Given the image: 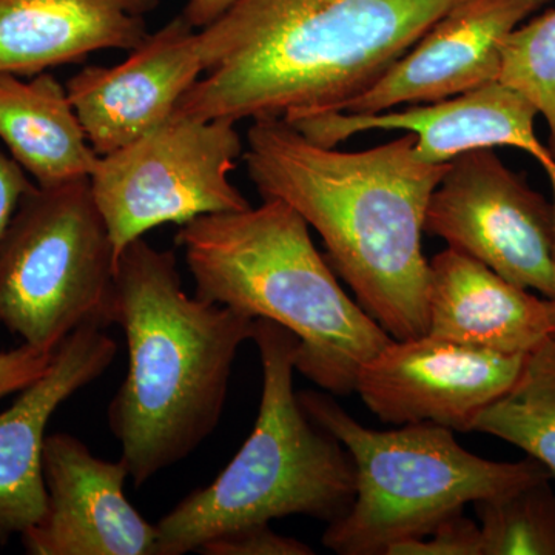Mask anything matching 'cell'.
<instances>
[{
    "label": "cell",
    "mask_w": 555,
    "mask_h": 555,
    "mask_svg": "<svg viewBox=\"0 0 555 555\" xmlns=\"http://www.w3.org/2000/svg\"><path fill=\"white\" fill-rule=\"evenodd\" d=\"M465 0H235L198 30L203 75L170 118L341 112Z\"/></svg>",
    "instance_id": "1"
},
{
    "label": "cell",
    "mask_w": 555,
    "mask_h": 555,
    "mask_svg": "<svg viewBox=\"0 0 555 555\" xmlns=\"http://www.w3.org/2000/svg\"><path fill=\"white\" fill-rule=\"evenodd\" d=\"M243 159L262 199L283 201L320 233L328 264L390 337L427 334L423 232L449 163L420 158L411 133L345 152L276 118L251 120Z\"/></svg>",
    "instance_id": "2"
},
{
    "label": "cell",
    "mask_w": 555,
    "mask_h": 555,
    "mask_svg": "<svg viewBox=\"0 0 555 555\" xmlns=\"http://www.w3.org/2000/svg\"><path fill=\"white\" fill-rule=\"evenodd\" d=\"M254 318L190 297L173 251L144 238L116 262L115 315L129 371L108 406V427L133 483L192 455L217 429L240 347Z\"/></svg>",
    "instance_id": "3"
},
{
    "label": "cell",
    "mask_w": 555,
    "mask_h": 555,
    "mask_svg": "<svg viewBox=\"0 0 555 555\" xmlns=\"http://www.w3.org/2000/svg\"><path fill=\"white\" fill-rule=\"evenodd\" d=\"M177 244L196 297L288 328L295 371L334 396L356 392L358 372L392 339L339 286L298 211L280 199L204 215Z\"/></svg>",
    "instance_id": "4"
},
{
    "label": "cell",
    "mask_w": 555,
    "mask_h": 555,
    "mask_svg": "<svg viewBox=\"0 0 555 555\" xmlns=\"http://www.w3.org/2000/svg\"><path fill=\"white\" fill-rule=\"evenodd\" d=\"M251 341L262 367L254 430L210 485L190 492L156 524L159 555L196 553L214 537L273 518L306 516L334 524L352 506V459L306 414L294 389L297 337L280 324L257 320Z\"/></svg>",
    "instance_id": "5"
},
{
    "label": "cell",
    "mask_w": 555,
    "mask_h": 555,
    "mask_svg": "<svg viewBox=\"0 0 555 555\" xmlns=\"http://www.w3.org/2000/svg\"><path fill=\"white\" fill-rule=\"evenodd\" d=\"M298 400L356 467L352 506L323 534V545L339 555H387L398 543L425 539L469 503L551 478L531 456L505 463L470 454L444 426L374 430L326 393L305 390Z\"/></svg>",
    "instance_id": "6"
},
{
    "label": "cell",
    "mask_w": 555,
    "mask_h": 555,
    "mask_svg": "<svg viewBox=\"0 0 555 555\" xmlns=\"http://www.w3.org/2000/svg\"><path fill=\"white\" fill-rule=\"evenodd\" d=\"M116 255L90 178L35 188L0 236V324L22 345L54 352L115 315Z\"/></svg>",
    "instance_id": "7"
},
{
    "label": "cell",
    "mask_w": 555,
    "mask_h": 555,
    "mask_svg": "<svg viewBox=\"0 0 555 555\" xmlns=\"http://www.w3.org/2000/svg\"><path fill=\"white\" fill-rule=\"evenodd\" d=\"M243 153L235 122L170 118L100 156L90 188L116 262L124 248L159 225L250 207L229 179Z\"/></svg>",
    "instance_id": "8"
},
{
    "label": "cell",
    "mask_w": 555,
    "mask_h": 555,
    "mask_svg": "<svg viewBox=\"0 0 555 555\" xmlns=\"http://www.w3.org/2000/svg\"><path fill=\"white\" fill-rule=\"evenodd\" d=\"M425 232L509 283L555 298V211L492 149L449 163L426 210Z\"/></svg>",
    "instance_id": "9"
},
{
    "label": "cell",
    "mask_w": 555,
    "mask_h": 555,
    "mask_svg": "<svg viewBox=\"0 0 555 555\" xmlns=\"http://www.w3.org/2000/svg\"><path fill=\"white\" fill-rule=\"evenodd\" d=\"M525 360L429 335L392 338L360 369L356 392L386 425L434 423L470 433L516 383Z\"/></svg>",
    "instance_id": "10"
},
{
    "label": "cell",
    "mask_w": 555,
    "mask_h": 555,
    "mask_svg": "<svg viewBox=\"0 0 555 555\" xmlns=\"http://www.w3.org/2000/svg\"><path fill=\"white\" fill-rule=\"evenodd\" d=\"M46 513L22 534L31 555H159L158 526L126 495L129 467L90 451L78 437L47 436Z\"/></svg>",
    "instance_id": "11"
},
{
    "label": "cell",
    "mask_w": 555,
    "mask_h": 555,
    "mask_svg": "<svg viewBox=\"0 0 555 555\" xmlns=\"http://www.w3.org/2000/svg\"><path fill=\"white\" fill-rule=\"evenodd\" d=\"M203 75L198 30L179 14L112 67H83L65 83L91 147L109 155L170 119Z\"/></svg>",
    "instance_id": "12"
},
{
    "label": "cell",
    "mask_w": 555,
    "mask_h": 555,
    "mask_svg": "<svg viewBox=\"0 0 555 555\" xmlns=\"http://www.w3.org/2000/svg\"><path fill=\"white\" fill-rule=\"evenodd\" d=\"M537 116L539 112L524 94L495 80L433 104L374 115L326 113L291 124L310 141L326 147H338L364 131H406L415 137L416 155L433 164L451 163L477 149H520L546 171L553 185L555 211V158L537 137Z\"/></svg>",
    "instance_id": "13"
},
{
    "label": "cell",
    "mask_w": 555,
    "mask_h": 555,
    "mask_svg": "<svg viewBox=\"0 0 555 555\" xmlns=\"http://www.w3.org/2000/svg\"><path fill=\"white\" fill-rule=\"evenodd\" d=\"M551 0H465L343 113L374 115L433 104L500 80L507 36Z\"/></svg>",
    "instance_id": "14"
},
{
    "label": "cell",
    "mask_w": 555,
    "mask_h": 555,
    "mask_svg": "<svg viewBox=\"0 0 555 555\" xmlns=\"http://www.w3.org/2000/svg\"><path fill=\"white\" fill-rule=\"evenodd\" d=\"M118 345L105 328L83 326L54 350L49 369L0 414V543L46 513L42 455L51 416L112 366Z\"/></svg>",
    "instance_id": "15"
},
{
    "label": "cell",
    "mask_w": 555,
    "mask_h": 555,
    "mask_svg": "<svg viewBox=\"0 0 555 555\" xmlns=\"http://www.w3.org/2000/svg\"><path fill=\"white\" fill-rule=\"evenodd\" d=\"M160 0H0V73L35 76L138 49Z\"/></svg>",
    "instance_id": "16"
},
{
    "label": "cell",
    "mask_w": 555,
    "mask_h": 555,
    "mask_svg": "<svg viewBox=\"0 0 555 555\" xmlns=\"http://www.w3.org/2000/svg\"><path fill=\"white\" fill-rule=\"evenodd\" d=\"M429 262V337L511 356H528L551 337L545 299L454 248Z\"/></svg>",
    "instance_id": "17"
},
{
    "label": "cell",
    "mask_w": 555,
    "mask_h": 555,
    "mask_svg": "<svg viewBox=\"0 0 555 555\" xmlns=\"http://www.w3.org/2000/svg\"><path fill=\"white\" fill-rule=\"evenodd\" d=\"M0 141L39 188L90 178L91 147L68 91L49 73H0Z\"/></svg>",
    "instance_id": "18"
},
{
    "label": "cell",
    "mask_w": 555,
    "mask_h": 555,
    "mask_svg": "<svg viewBox=\"0 0 555 555\" xmlns=\"http://www.w3.org/2000/svg\"><path fill=\"white\" fill-rule=\"evenodd\" d=\"M474 430L520 448L555 478V337L526 356L516 383L481 412Z\"/></svg>",
    "instance_id": "19"
},
{
    "label": "cell",
    "mask_w": 555,
    "mask_h": 555,
    "mask_svg": "<svg viewBox=\"0 0 555 555\" xmlns=\"http://www.w3.org/2000/svg\"><path fill=\"white\" fill-rule=\"evenodd\" d=\"M551 478L473 503L483 555H555Z\"/></svg>",
    "instance_id": "20"
},
{
    "label": "cell",
    "mask_w": 555,
    "mask_h": 555,
    "mask_svg": "<svg viewBox=\"0 0 555 555\" xmlns=\"http://www.w3.org/2000/svg\"><path fill=\"white\" fill-rule=\"evenodd\" d=\"M500 82L524 94L545 118L555 158V9L534 14L507 36Z\"/></svg>",
    "instance_id": "21"
},
{
    "label": "cell",
    "mask_w": 555,
    "mask_h": 555,
    "mask_svg": "<svg viewBox=\"0 0 555 555\" xmlns=\"http://www.w3.org/2000/svg\"><path fill=\"white\" fill-rule=\"evenodd\" d=\"M196 553L206 555H312V547L281 535L269 524L244 526L207 540Z\"/></svg>",
    "instance_id": "22"
},
{
    "label": "cell",
    "mask_w": 555,
    "mask_h": 555,
    "mask_svg": "<svg viewBox=\"0 0 555 555\" xmlns=\"http://www.w3.org/2000/svg\"><path fill=\"white\" fill-rule=\"evenodd\" d=\"M387 555H483L480 526L463 513L454 514L425 539L398 543Z\"/></svg>",
    "instance_id": "23"
},
{
    "label": "cell",
    "mask_w": 555,
    "mask_h": 555,
    "mask_svg": "<svg viewBox=\"0 0 555 555\" xmlns=\"http://www.w3.org/2000/svg\"><path fill=\"white\" fill-rule=\"evenodd\" d=\"M54 352L22 345L0 352V398L21 392L49 369Z\"/></svg>",
    "instance_id": "24"
},
{
    "label": "cell",
    "mask_w": 555,
    "mask_h": 555,
    "mask_svg": "<svg viewBox=\"0 0 555 555\" xmlns=\"http://www.w3.org/2000/svg\"><path fill=\"white\" fill-rule=\"evenodd\" d=\"M35 188V182L5 152L0 150V236L10 224L21 199Z\"/></svg>",
    "instance_id": "25"
},
{
    "label": "cell",
    "mask_w": 555,
    "mask_h": 555,
    "mask_svg": "<svg viewBox=\"0 0 555 555\" xmlns=\"http://www.w3.org/2000/svg\"><path fill=\"white\" fill-rule=\"evenodd\" d=\"M235 0H189L181 16L192 25L195 30L207 27L218 20Z\"/></svg>",
    "instance_id": "26"
},
{
    "label": "cell",
    "mask_w": 555,
    "mask_h": 555,
    "mask_svg": "<svg viewBox=\"0 0 555 555\" xmlns=\"http://www.w3.org/2000/svg\"><path fill=\"white\" fill-rule=\"evenodd\" d=\"M547 323H550L551 337H555V298L545 299Z\"/></svg>",
    "instance_id": "27"
}]
</instances>
